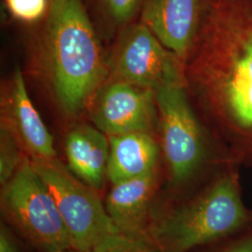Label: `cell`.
<instances>
[{
    "instance_id": "52a82bcc",
    "label": "cell",
    "mask_w": 252,
    "mask_h": 252,
    "mask_svg": "<svg viewBox=\"0 0 252 252\" xmlns=\"http://www.w3.org/2000/svg\"><path fill=\"white\" fill-rule=\"evenodd\" d=\"M108 79L156 91L185 77L184 64L138 19L124 27L108 59Z\"/></svg>"
},
{
    "instance_id": "30bf717a",
    "label": "cell",
    "mask_w": 252,
    "mask_h": 252,
    "mask_svg": "<svg viewBox=\"0 0 252 252\" xmlns=\"http://www.w3.org/2000/svg\"><path fill=\"white\" fill-rule=\"evenodd\" d=\"M205 0H146L139 20L185 64L198 33Z\"/></svg>"
},
{
    "instance_id": "ac0fdd59",
    "label": "cell",
    "mask_w": 252,
    "mask_h": 252,
    "mask_svg": "<svg viewBox=\"0 0 252 252\" xmlns=\"http://www.w3.org/2000/svg\"><path fill=\"white\" fill-rule=\"evenodd\" d=\"M0 252H20L14 236L4 223L0 227Z\"/></svg>"
},
{
    "instance_id": "ffe728a7",
    "label": "cell",
    "mask_w": 252,
    "mask_h": 252,
    "mask_svg": "<svg viewBox=\"0 0 252 252\" xmlns=\"http://www.w3.org/2000/svg\"><path fill=\"white\" fill-rule=\"evenodd\" d=\"M79 252V251H76V250H66V251H58V252Z\"/></svg>"
},
{
    "instance_id": "7c38bea8",
    "label": "cell",
    "mask_w": 252,
    "mask_h": 252,
    "mask_svg": "<svg viewBox=\"0 0 252 252\" xmlns=\"http://www.w3.org/2000/svg\"><path fill=\"white\" fill-rule=\"evenodd\" d=\"M156 185V171L112 185L105 207L120 232L146 234L148 211Z\"/></svg>"
},
{
    "instance_id": "8fae6325",
    "label": "cell",
    "mask_w": 252,
    "mask_h": 252,
    "mask_svg": "<svg viewBox=\"0 0 252 252\" xmlns=\"http://www.w3.org/2000/svg\"><path fill=\"white\" fill-rule=\"evenodd\" d=\"M67 167L91 188L98 190L108 179V135L90 125H77L64 141Z\"/></svg>"
},
{
    "instance_id": "d6986e66",
    "label": "cell",
    "mask_w": 252,
    "mask_h": 252,
    "mask_svg": "<svg viewBox=\"0 0 252 252\" xmlns=\"http://www.w3.org/2000/svg\"><path fill=\"white\" fill-rule=\"evenodd\" d=\"M220 252H252V233L234 240Z\"/></svg>"
},
{
    "instance_id": "ba28073f",
    "label": "cell",
    "mask_w": 252,
    "mask_h": 252,
    "mask_svg": "<svg viewBox=\"0 0 252 252\" xmlns=\"http://www.w3.org/2000/svg\"><path fill=\"white\" fill-rule=\"evenodd\" d=\"M94 126L108 136L153 133L158 121L155 91L107 79L91 104Z\"/></svg>"
},
{
    "instance_id": "3957f363",
    "label": "cell",
    "mask_w": 252,
    "mask_h": 252,
    "mask_svg": "<svg viewBox=\"0 0 252 252\" xmlns=\"http://www.w3.org/2000/svg\"><path fill=\"white\" fill-rule=\"evenodd\" d=\"M249 218L237 177L228 171L197 196L163 217L150 234L161 252H188L235 234L246 226Z\"/></svg>"
},
{
    "instance_id": "4fadbf2b",
    "label": "cell",
    "mask_w": 252,
    "mask_h": 252,
    "mask_svg": "<svg viewBox=\"0 0 252 252\" xmlns=\"http://www.w3.org/2000/svg\"><path fill=\"white\" fill-rule=\"evenodd\" d=\"M108 137V180L112 185L156 171L160 148L153 133L135 132Z\"/></svg>"
},
{
    "instance_id": "5b68a950",
    "label": "cell",
    "mask_w": 252,
    "mask_h": 252,
    "mask_svg": "<svg viewBox=\"0 0 252 252\" xmlns=\"http://www.w3.org/2000/svg\"><path fill=\"white\" fill-rule=\"evenodd\" d=\"M1 188L2 211L32 243L46 252L74 250L54 196L28 156Z\"/></svg>"
},
{
    "instance_id": "9a60e30c",
    "label": "cell",
    "mask_w": 252,
    "mask_h": 252,
    "mask_svg": "<svg viewBox=\"0 0 252 252\" xmlns=\"http://www.w3.org/2000/svg\"><path fill=\"white\" fill-rule=\"evenodd\" d=\"M27 153L15 136L0 125V184H7L18 171Z\"/></svg>"
},
{
    "instance_id": "6da1fadb",
    "label": "cell",
    "mask_w": 252,
    "mask_h": 252,
    "mask_svg": "<svg viewBox=\"0 0 252 252\" xmlns=\"http://www.w3.org/2000/svg\"><path fill=\"white\" fill-rule=\"evenodd\" d=\"M184 71L187 87L216 128L252 140V0L204 1Z\"/></svg>"
},
{
    "instance_id": "5bb4252c",
    "label": "cell",
    "mask_w": 252,
    "mask_h": 252,
    "mask_svg": "<svg viewBox=\"0 0 252 252\" xmlns=\"http://www.w3.org/2000/svg\"><path fill=\"white\" fill-rule=\"evenodd\" d=\"M96 29L119 33L139 19L146 0H82Z\"/></svg>"
},
{
    "instance_id": "277c9868",
    "label": "cell",
    "mask_w": 252,
    "mask_h": 252,
    "mask_svg": "<svg viewBox=\"0 0 252 252\" xmlns=\"http://www.w3.org/2000/svg\"><path fill=\"white\" fill-rule=\"evenodd\" d=\"M155 93L163 156L172 182L184 186L207 162L206 132L191 106L186 77L167 82Z\"/></svg>"
},
{
    "instance_id": "9c48e42d",
    "label": "cell",
    "mask_w": 252,
    "mask_h": 252,
    "mask_svg": "<svg viewBox=\"0 0 252 252\" xmlns=\"http://www.w3.org/2000/svg\"><path fill=\"white\" fill-rule=\"evenodd\" d=\"M1 125L15 136L30 159L57 158L54 137L30 99L19 67L4 88Z\"/></svg>"
},
{
    "instance_id": "7a4b0ae2",
    "label": "cell",
    "mask_w": 252,
    "mask_h": 252,
    "mask_svg": "<svg viewBox=\"0 0 252 252\" xmlns=\"http://www.w3.org/2000/svg\"><path fill=\"white\" fill-rule=\"evenodd\" d=\"M36 40L37 67L57 108L78 117L108 77L98 30L82 0H51Z\"/></svg>"
},
{
    "instance_id": "8992f818",
    "label": "cell",
    "mask_w": 252,
    "mask_h": 252,
    "mask_svg": "<svg viewBox=\"0 0 252 252\" xmlns=\"http://www.w3.org/2000/svg\"><path fill=\"white\" fill-rule=\"evenodd\" d=\"M30 160L54 196L74 250L92 252L108 236L120 232L96 190L77 178L60 160Z\"/></svg>"
},
{
    "instance_id": "e0dca14e",
    "label": "cell",
    "mask_w": 252,
    "mask_h": 252,
    "mask_svg": "<svg viewBox=\"0 0 252 252\" xmlns=\"http://www.w3.org/2000/svg\"><path fill=\"white\" fill-rule=\"evenodd\" d=\"M4 3L12 18L33 25L45 18L51 0H4Z\"/></svg>"
},
{
    "instance_id": "2e32d148",
    "label": "cell",
    "mask_w": 252,
    "mask_h": 252,
    "mask_svg": "<svg viewBox=\"0 0 252 252\" xmlns=\"http://www.w3.org/2000/svg\"><path fill=\"white\" fill-rule=\"evenodd\" d=\"M92 252H161L149 234H129L118 232L104 239Z\"/></svg>"
}]
</instances>
